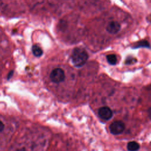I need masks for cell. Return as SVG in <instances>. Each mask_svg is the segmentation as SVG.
Segmentation results:
<instances>
[{
  "label": "cell",
  "instance_id": "obj_1",
  "mask_svg": "<svg viewBox=\"0 0 151 151\" xmlns=\"http://www.w3.org/2000/svg\"><path fill=\"white\" fill-rule=\"evenodd\" d=\"M88 57V54L84 49L77 47L73 51L71 59L73 64L76 67H80L85 65L87 61Z\"/></svg>",
  "mask_w": 151,
  "mask_h": 151
},
{
  "label": "cell",
  "instance_id": "obj_2",
  "mask_svg": "<svg viewBox=\"0 0 151 151\" xmlns=\"http://www.w3.org/2000/svg\"><path fill=\"white\" fill-rule=\"evenodd\" d=\"M50 77L53 83H59L65 80V73L63 69L60 68H56L51 72Z\"/></svg>",
  "mask_w": 151,
  "mask_h": 151
},
{
  "label": "cell",
  "instance_id": "obj_3",
  "mask_svg": "<svg viewBox=\"0 0 151 151\" xmlns=\"http://www.w3.org/2000/svg\"><path fill=\"white\" fill-rule=\"evenodd\" d=\"M125 129V125L124 123L120 120H116L112 122L110 126L109 130L112 134L117 135L121 134Z\"/></svg>",
  "mask_w": 151,
  "mask_h": 151
},
{
  "label": "cell",
  "instance_id": "obj_4",
  "mask_svg": "<svg viewBox=\"0 0 151 151\" xmlns=\"http://www.w3.org/2000/svg\"><path fill=\"white\" fill-rule=\"evenodd\" d=\"M98 114L101 119L105 120H108L112 118L113 116V112L110 107L107 106H103L99 109Z\"/></svg>",
  "mask_w": 151,
  "mask_h": 151
},
{
  "label": "cell",
  "instance_id": "obj_5",
  "mask_svg": "<svg viewBox=\"0 0 151 151\" xmlns=\"http://www.w3.org/2000/svg\"><path fill=\"white\" fill-rule=\"evenodd\" d=\"M120 28H121V25H120V24L118 22L114 21L110 22L107 25L106 27V30L109 33L111 34H115L120 31Z\"/></svg>",
  "mask_w": 151,
  "mask_h": 151
},
{
  "label": "cell",
  "instance_id": "obj_6",
  "mask_svg": "<svg viewBox=\"0 0 151 151\" xmlns=\"http://www.w3.org/2000/svg\"><path fill=\"white\" fill-rule=\"evenodd\" d=\"M139 148L140 146L139 143L135 141L130 142L127 145V149L129 151H138Z\"/></svg>",
  "mask_w": 151,
  "mask_h": 151
},
{
  "label": "cell",
  "instance_id": "obj_7",
  "mask_svg": "<svg viewBox=\"0 0 151 151\" xmlns=\"http://www.w3.org/2000/svg\"><path fill=\"white\" fill-rule=\"evenodd\" d=\"M32 51H33V54L36 57H41L43 55V51L41 49V48L39 46H38L37 44H35V45H34L33 46V47H32Z\"/></svg>",
  "mask_w": 151,
  "mask_h": 151
},
{
  "label": "cell",
  "instance_id": "obj_8",
  "mask_svg": "<svg viewBox=\"0 0 151 151\" xmlns=\"http://www.w3.org/2000/svg\"><path fill=\"white\" fill-rule=\"evenodd\" d=\"M106 58L107 60V62L110 65H115L117 63V60L116 55L114 54H109L106 56Z\"/></svg>",
  "mask_w": 151,
  "mask_h": 151
},
{
  "label": "cell",
  "instance_id": "obj_9",
  "mask_svg": "<svg viewBox=\"0 0 151 151\" xmlns=\"http://www.w3.org/2000/svg\"><path fill=\"white\" fill-rule=\"evenodd\" d=\"M149 47V43L147 41H140V43L138 44L136 46V47Z\"/></svg>",
  "mask_w": 151,
  "mask_h": 151
},
{
  "label": "cell",
  "instance_id": "obj_10",
  "mask_svg": "<svg viewBox=\"0 0 151 151\" xmlns=\"http://www.w3.org/2000/svg\"><path fill=\"white\" fill-rule=\"evenodd\" d=\"M135 62H136V58H131V60L129 58H127V60H126V64H129V65H131V64H132V63H135Z\"/></svg>",
  "mask_w": 151,
  "mask_h": 151
},
{
  "label": "cell",
  "instance_id": "obj_11",
  "mask_svg": "<svg viewBox=\"0 0 151 151\" xmlns=\"http://www.w3.org/2000/svg\"><path fill=\"white\" fill-rule=\"evenodd\" d=\"M4 128V124L0 120V132H2Z\"/></svg>",
  "mask_w": 151,
  "mask_h": 151
},
{
  "label": "cell",
  "instance_id": "obj_12",
  "mask_svg": "<svg viewBox=\"0 0 151 151\" xmlns=\"http://www.w3.org/2000/svg\"><path fill=\"white\" fill-rule=\"evenodd\" d=\"M17 151H25V150L24 149H20V150H17Z\"/></svg>",
  "mask_w": 151,
  "mask_h": 151
}]
</instances>
